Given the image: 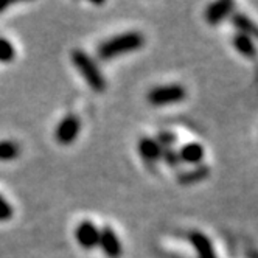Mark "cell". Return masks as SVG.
I'll return each instance as SVG.
<instances>
[{
    "mask_svg": "<svg viewBox=\"0 0 258 258\" xmlns=\"http://www.w3.org/2000/svg\"><path fill=\"white\" fill-rule=\"evenodd\" d=\"M145 44V36L139 31H126L117 36H112L110 39L101 42L97 48V56L103 61L112 59L126 53H133L142 48Z\"/></svg>",
    "mask_w": 258,
    "mask_h": 258,
    "instance_id": "cell-1",
    "label": "cell"
},
{
    "mask_svg": "<svg viewBox=\"0 0 258 258\" xmlns=\"http://www.w3.org/2000/svg\"><path fill=\"white\" fill-rule=\"evenodd\" d=\"M70 59H72L73 67L80 72V75L83 77V80L87 83V86L92 90L98 92V94L106 90V86H107L106 78L101 73L98 64L95 62V59L92 58L90 54H87L81 48H75L70 54Z\"/></svg>",
    "mask_w": 258,
    "mask_h": 258,
    "instance_id": "cell-2",
    "label": "cell"
},
{
    "mask_svg": "<svg viewBox=\"0 0 258 258\" xmlns=\"http://www.w3.org/2000/svg\"><path fill=\"white\" fill-rule=\"evenodd\" d=\"M187 97V90L180 84H168V86H159L148 92L146 100L153 106H168L180 103Z\"/></svg>",
    "mask_w": 258,
    "mask_h": 258,
    "instance_id": "cell-3",
    "label": "cell"
},
{
    "mask_svg": "<svg viewBox=\"0 0 258 258\" xmlns=\"http://www.w3.org/2000/svg\"><path fill=\"white\" fill-rule=\"evenodd\" d=\"M80 131H81L80 117L69 114L58 123L56 129H54V139H56V142L59 145L67 146V145H72L77 140Z\"/></svg>",
    "mask_w": 258,
    "mask_h": 258,
    "instance_id": "cell-4",
    "label": "cell"
},
{
    "mask_svg": "<svg viewBox=\"0 0 258 258\" xmlns=\"http://www.w3.org/2000/svg\"><path fill=\"white\" fill-rule=\"evenodd\" d=\"M75 239L77 243L86 249V250H92L98 246V239H100V229L92 223L89 219H84L75 227Z\"/></svg>",
    "mask_w": 258,
    "mask_h": 258,
    "instance_id": "cell-5",
    "label": "cell"
},
{
    "mask_svg": "<svg viewBox=\"0 0 258 258\" xmlns=\"http://www.w3.org/2000/svg\"><path fill=\"white\" fill-rule=\"evenodd\" d=\"M98 247L103 250V253L107 258H120L123 253V246H121L118 235L109 226H104L103 229H100Z\"/></svg>",
    "mask_w": 258,
    "mask_h": 258,
    "instance_id": "cell-6",
    "label": "cell"
},
{
    "mask_svg": "<svg viewBox=\"0 0 258 258\" xmlns=\"http://www.w3.org/2000/svg\"><path fill=\"white\" fill-rule=\"evenodd\" d=\"M137 150L139 154L146 160V162H157L159 159H162V146L156 142V139H150V137H143L139 140L137 143Z\"/></svg>",
    "mask_w": 258,
    "mask_h": 258,
    "instance_id": "cell-7",
    "label": "cell"
},
{
    "mask_svg": "<svg viewBox=\"0 0 258 258\" xmlns=\"http://www.w3.org/2000/svg\"><path fill=\"white\" fill-rule=\"evenodd\" d=\"M190 241L196 249L198 258H216L212 241L209 239L207 235L201 232H191L190 233Z\"/></svg>",
    "mask_w": 258,
    "mask_h": 258,
    "instance_id": "cell-8",
    "label": "cell"
},
{
    "mask_svg": "<svg viewBox=\"0 0 258 258\" xmlns=\"http://www.w3.org/2000/svg\"><path fill=\"white\" fill-rule=\"evenodd\" d=\"M204 146L196 143V142H191V143H187L183 145L180 151H179V157H180V162H185V163H190V165H198L202 162L204 159Z\"/></svg>",
    "mask_w": 258,
    "mask_h": 258,
    "instance_id": "cell-9",
    "label": "cell"
},
{
    "mask_svg": "<svg viewBox=\"0 0 258 258\" xmlns=\"http://www.w3.org/2000/svg\"><path fill=\"white\" fill-rule=\"evenodd\" d=\"M233 10V4L229 2V0H223V2H215L212 5H209L207 11H206V19L210 24H218L227 17Z\"/></svg>",
    "mask_w": 258,
    "mask_h": 258,
    "instance_id": "cell-10",
    "label": "cell"
},
{
    "mask_svg": "<svg viewBox=\"0 0 258 258\" xmlns=\"http://www.w3.org/2000/svg\"><path fill=\"white\" fill-rule=\"evenodd\" d=\"M233 47L239 54H243V56H246V58H255L256 56V45H255L253 39L246 34H243V33H236L233 36Z\"/></svg>",
    "mask_w": 258,
    "mask_h": 258,
    "instance_id": "cell-11",
    "label": "cell"
},
{
    "mask_svg": "<svg viewBox=\"0 0 258 258\" xmlns=\"http://www.w3.org/2000/svg\"><path fill=\"white\" fill-rule=\"evenodd\" d=\"M232 22L239 30V33L249 36V38H252V39L253 38L258 39V27L249 19L247 16H244V14H235L232 17Z\"/></svg>",
    "mask_w": 258,
    "mask_h": 258,
    "instance_id": "cell-12",
    "label": "cell"
},
{
    "mask_svg": "<svg viewBox=\"0 0 258 258\" xmlns=\"http://www.w3.org/2000/svg\"><path fill=\"white\" fill-rule=\"evenodd\" d=\"M21 154V146L13 140H0V160L10 162L17 159Z\"/></svg>",
    "mask_w": 258,
    "mask_h": 258,
    "instance_id": "cell-13",
    "label": "cell"
},
{
    "mask_svg": "<svg viewBox=\"0 0 258 258\" xmlns=\"http://www.w3.org/2000/svg\"><path fill=\"white\" fill-rule=\"evenodd\" d=\"M209 174H210L209 167H206V165H201V167H196V168H195V170H191V171H187V173L180 174L179 182H182V183H193V182H199V180H202V179H206Z\"/></svg>",
    "mask_w": 258,
    "mask_h": 258,
    "instance_id": "cell-14",
    "label": "cell"
},
{
    "mask_svg": "<svg viewBox=\"0 0 258 258\" xmlns=\"http://www.w3.org/2000/svg\"><path fill=\"white\" fill-rule=\"evenodd\" d=\"M16 58V48L11 41L0 38V62L8 64Z\"/></svg>",
    "mask_w": 258,
    "mask_h": 258,
    "instance_id": "cell-15",
    "label": "cell"
},
{
    "mask_svg": "<svg viewBox=\"0 0 258 258\" xmlns=\"http://www.w3.org/2000/svg\"><path fill=\"white\" fill-rule=\"evenodd\" d=\"M156 142L162 146V150H170L171 146L176 143V136L170 131H162L157 134Z\"/></svg>",
    "mask_w": 258,
    "mask_h": 258,
    "instance_id": "cell-16",
    "label": "cell"
},
{
    "mask_svg": "<svg viewBox=\"0 0 258 258\" xmlns=\"http://www.w3.org/2000/svg\"><path fill=\"white\" fill-rule=\"evenodd\" d=\"M13 215H14V210H13L11 204H10V202L2 195H0V223L11 219Z\"/></svg>",
    "mask_w": 258,
    "mask_h": 258,
    "instance_id": "cell-17",
    "label": "cell"
},
{
    "mask_svg": "<svg viewBox=\"0 0 258 258\" xmlns=\"http://www.w3.org/2000/svg\"><path fill=\"white\" fill-rule=\"evenodd\" d=\"M162 159L165 160V163L170 165V167H173V168H176L177 165L180 163L179 153H177V151H174L173 148H170V150H163V153H162Z\"/></svg>",
    "mask_w": 258,
    "mask_h": 258,
    "instance_id": "cell-18",
    "label": "cell"
},
{
    "mask_svg": "<svg viewBox=\"0 0 258 258\" xmlns=\"http://www.w3.org/2000/svg\"><path fill=\"white\" fill-rule=\"evenodd\" d=\"M11 5H13L11 2H0V13H4V11H5L7 8H10Z\"/></svg>",
    "mask_w": 258,
    "mask_h": 258,
    "instance_id": "cell-19",
    "label": "cell"
}]
</instances>
